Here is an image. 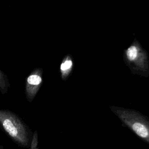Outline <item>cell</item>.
I'll return each instance as SVG.
<instances>
[{"mask_svg":"<svg viewBox=\"0 0 149 149\" xmlns=\"http://www.w3.org/2000/svg\"><path fill=\"white\" fill-rule=\"evenodd\" d=\"M30 149H38V134L34 132L30 144Z\"/></svg>","mask_w":149,"mask_h":149,"instance_id":"7","label":"cell"},{"mask_svg":"<svg viewBox=\"0 0 149 149\" xmlns=\"http://www.w3.org/2000/svg\"><path fill=\"white\" fill-rule=\"evenodd\" d=\"M42 83V69L41 68H36L27 77L26 82V95L27 101L31 102Z\"/></svg>","mask_w":149,"mask_h":149,"instance_id":"4","label":"cell"},{"mask_svg":"<svg viewBox=\"0 0 149 149\" xmlns=\"http://www.w3.org/2000/svg\"><path fill=\"white\" fill-rule=\"evenodd\" d=\"M109 108L121 122L138 136L149 143V118L134 109L110 106Z\"/></svg>","mask_w":149,"mask_h":149,"instance_id":"1","label":"cell"},{"mask_svg":"<svg viewBox=\"0 0 149 149\" xmlns=\"http://www.w3.org/2000/svg\"><path fill=\"white\" fill-rule=\"evenodd\" d=\"M9 83L6 75L0 70V90L2 94L7 91Z\"/></svg>","mask_w":149,"mask_h":149,"instance_id":"6","label":"cell"},{"mask_svg":"<svg viewBox=\"0 0 149 149\" xmlns=\"http://www.w3.org/2000/svg\"><path fill=\"white\" fill-rule=\"evenodd\" d=\"M123 61L133 74L149 76V58L147 51L134 38L129 47L123 51Z\"/></svg>","mask_w":149,"mask_h":149,"instance_id":"2","label":"cell"},{"mask_svg":"<svg viewBox=\"0 0 149 149\" xmlns=\"http://www.w3.org/2000/svg\"><path fill=\"white\" fill-rule=\"evenodd\" d=\"M73 61L70 55H66L63 59L60 65V72L63 80H66L72 72Z\"/></svg>","mask_w":149,"mask_h":149,"instance_id":"5","label":"cell"},{"mask_svg":"<svg viewBox=\"0 0 149 149\" xmlns=\"http://www.w3.org/2000/svg\"><path fill=\"white\" fill-rule=\"evenodd\" d=\"M0 125L14 141L23 147L28 146L27 128L16 114L9 110L0 109Z\"/></svg>","mask_w":149,"mask_h":149,"instance_id":"3","label":"cell"}]
</instances>
